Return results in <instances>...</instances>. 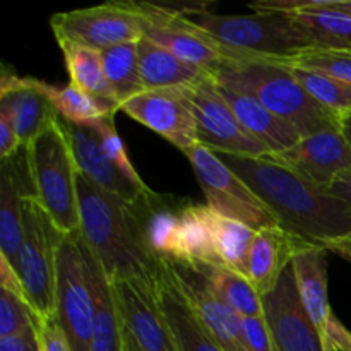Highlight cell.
<instances>
[{"label": "cell", "mask_w": 351, "mask_h": 351, "mask_svg": "<svg viewBox=\"0 0 351 351\" xmlns=\"http://www.w3.org/2000/svg\"><path fill=\"white\" fill-rule=\"evenodd\" d=\"M290 67V65H288ZM295 79L302 84V88L324 108L331 110L338 117L345 119L351 115V86L339 82L336 79L328 77L319 72L305 71V69L290 67Z\"/></svg>", "instance_id": "obj_34"}, {"label": "cell", "mask_w": 351, "mask_h": 351, "mask_svg": "<svg viewBox=\"0 0 351 351\" xmlns=\"http://www.w3.org/2000/svg\"><path fill=\"white\" fill-rule=\"evenodd\" d=\"M139 5L146 17L143 38L208 74L215 75L226 64L254 58L219 43L182 10H170L149 2H139Z\"/></svg>", "instance_id": "obj_10"}, {"label": "cell", "mask_w": 351, "mask_h": 351, "mask_svg": "<svg viewBox=\"0 0 351 351\" xmlns=\"http://www.w3.org/2000/svg\"><path fill=\"white\" fill-rule=\"evenodd\" d=\"M62 233L33 194L24 197V239L12 267L40 321L55 317L57 254Z\"/></svg>", "instance_id": "obj_6"}, {"label": "cell", "mask_w": 351, "mask_h": 351, "mask_svg": "<svg viewBox=\"0 0 351 351\" xmlns=\"http://www.w3.org/2000/svg\"><path fill=\"white\" fill-rule=\"evenodd\" d=\"M311 247L314 245L291 235L281 226L259 230L254 235L250 247L247 278L252 281L256 290L266 297L276 288L278 281L291 266L295 257Z\"/></svg>", "instance_id": "obj_21"}, {"label": "cell", "mask_w": 351, "mask_h": 351, "mask_svg": "<svg viewBox=\"0 0 351 351\" xmlns=\"http://www.w3.org/2000/svg\"><path fill=\"white\" fill-rule=\"evenodd\" d=\"M50 98L57 115L65 122L75 123V125H86L105 117H115V113L120 110L115 103L95 98L72 84L64 86V88L50 86Z\"/></svg>", "instance_id": "obj_32"}, {"label": "cell", "mask_w": 351, "mask_h": 351, "mask_svg": "<svg viewBox=\"0 0 351 351\" xmlns=\"http://www.w3.org/2000/svg\"><path fill=\"white\" fill-rule=\"evenodd\" d=\"M326 192H328L329 195H332V197L338 199V201H341L343 204H345L346 211L351 215V173L343 177L341 180H338L336 184H332Z\"/></svg>", "instance_id": "obj_42"}, {"label": "cell", "mask_w": 351, "mask_h": 351, "mask_svg": "<svg viewBox=\"0 0 351 351\" xmlns=\"http://www.w3.org/2000/svg\"><path fill=\"white\" fill-rule=\"evenodd\" d=\"M154 291L168 331L177 351H223L211 338L175 280L168 261H161L153 271Z\"/></svg>", "instance_id": "obj_19"}, {"label": "cell", "mask_w": 351, "mask_h": 351, "mask_svg": "<svg viewBox=\"0 0 351 351\" xmlns=\"http://www.w3.org/2000/svg\"><path fill=\"white\" fill-rule=\"evenodd\" d=\"M101 62L105 77L119 106L132 96L146 91L137 65V41L105 48L101 50Z\"/></svg>", "instance_id": "obj_30"}, {"label": "cell", "mask_w": 351, "mask_h": 351, "mask_svg": "<svg viewBox=\"0 0 351 351\" xmlns=\"http://www.w3.org/2000/svg\"><path fill=\"white\" fill-rule=\"evenodd\" d=\"M96 132L101 137V146L105 149L106 156L112 160V163L129 178L132 184H136L137 187L147 189V185L144 184V180L141 178V175L137 173V170L134 168L132 161H130L129 154H127L125 146H123L122 139H120L119 132L115 129V117H105V119H99L96 122L89 123Z\"/></svg>", "instance_id": "obj_36"}, {"label": "cell", "mask_w": 351, "mask_h": 351, "mask_svg": "<svg viewBox=\"0 0 351 351\" xmlns=\"http://www.w3.org/2000/svg\"><path fill=\"white\" fill-rule=\"evenodd\" d=\"M120 112L160 134L184 154L201 144L195 117L180 89H146L123 101Z\"/></svg>", "instance_id": "obj_15"}, {"label": "cell", "mask_w": 351, "mask_h": 351, "mask_svg": "<svg viewBox=\"0 0 351 351\" xmlns=\"http://www.w3.org/2000/svg\"><path fill=\"white\" fill-rule=\"evenodd\" d=\"M209 288L237 312L240 317H259L264 315L263 295L256 290L245 274L233 271L223 264L197 266Z\"/></svg>", "instance_id": "obj_29"}, {"label": "cell", "mask_w": 351, "mask_h": 351, "mask_svg": "<svg viewBox=\"0 0 351 351\" xmlns=\"http://www.w3.org/2000/svg\"><path fill=\"white\" fill-rule=\"evenodd\" d=\"M185 156L191 161L208 208L216 215L235 219L252 230L280 226L276 215L266 202L204 144L192 147Z\"/></svg>", "instance_id": "obj_9"}, {"label": "cell", "mask_w": 351, "mask_h": 351, "mask_svg": "<svg viewBox=\"0 0 351 351\" xmlns=\"http://www.w3.org/2000/svg\"><path fill=\"white\" fill-rule=\"evenodd\" d=\"M256 12L291 14L321 50H351V17L326 9L319 0H266L250 5Z\"/></svg>", "instance_id": "obj_22"}, {"label": "cell", "mask_w": 351, "mask_h": 351, "mask_svg": "<svg viewBox=\"0 0 351 351\" xmlns=\"http://www.w3.org/2000/svg\"><path fill=\"white\" fill-rule=\"evenodd\" d=\"M322 7L331 10H338V12L346 14L351 17V0H319Z\"/></svg>", "instance_id": "obj_44"}, {"label": "cell", "mask_w": 351, "mask_h": 351, "mask_svg": "<svg viewBox=\"0 0 351 351\" xmlns=\"http://www.w3.org/2000/svg\"><path fill=\"white\" fill-rule=\"evenodd\" d=\"M0 290H7L26 300V293H24L23 283H21L16 269L3 256H0Z\"/></svg>", "instance_id": "obj_41"}, {"label": "cell", "mask_w": 351, "mask_h": 351, "mask_svg": "<svg viewBox=\"0 0 351 351\" xmlns=\"http://www.w3.org/2000/svg\"><path fill=\"white\" fill-rule=\"evenodd\" d=\"M263 304L276 351H326L298 297L293 267L285 271L276 288L263 297Z\"/></svg>", "instance_id": "obj_16"}, {"label": "cell", "mask_w": 351, "mask_h": 351, "mask_svg": "<svg viewBox=\"0 0 351 351\" xmlns=\"http://www.w3.org/2000/svg\"><path fill=\"white\" fill-rule=\"evenodd\" d=\"M123 326V351H177L149 276L110 283Z\"/></svg>", "instance_id": "obj_12"}, {"label": "cell", "mask_w": 351, "mask_h": 351, "mask_svg": "<svg viewBox=\"0 0 351 351\" xmlns=\"http://www.w3.org/2000/svg\"><path fill=\"white\" fill-rule=\"evenodd\" d=\"M290 67L305 69V71L319 72L328 77L351 86V50H321L314 48L311 51L297 55L288 62H281Z\"/></svg>", "instance_id": "obj_35"}, {"label": "cell", "mask_w": 351, "mask_h": 351, "mask_svg": "<svg viewBox=\"0 0 351 351\" xmlns=\"http://www.w3.org/2000/svg\"><path fill=\"white\" fill-rule=\"evenodd\" d=\"M328 250L311 247L291 263L298 297L319 335H324L329 319L335 315L328 297Z\"/></svg>", "instance_id": "obj_24"}, {"label": "cell", "mask_w": 351, "mask_h": 351, "mask_svg": "<svg viewBox=\"0 0 351 351\" xmlns=\"http://www.w3.org/2000/svg\"><path fill=\"white\" fill-rule=\"evenodd\" d=\"M79 235L108 283L149 276L156 264L137 245L127 219V201L77 173Z\"/></svg>", "instance_id": "obj_2"}, {"label": "cell", "mask_w": 351, "mask_h": 351, "mask_svg": "<svg viewBox=\"0 0 351 351\" xmlns=\"http://www.w3.org/2000/svg\"><path fill=\"white\" fill-rule=\"evenodd\" d=\"M50 26L60 48L88 47L101 51L139 41L144 36L146 17L137 2H108L53 14Z\"/></svg>", "instance_id": "obj_8"}, {"label": "cell", "mask_w": 351, "mask_h": 351, "mask_svg": "<svg viewBox=\"0 0 351 351\" xmlns=\"http://www.w3.org/2000/svg\"><path fill=\"white\" fill-rule=\"evenodd\" d=\"M0 351H41L38 329H27L21 335L0 338Z\"/></svg>", "instance_id": "obj_40"}, {"label": "cell", "mask_w": 351, "mask_h": 351, "mask_svg": "<svg viewBox=\"0 0 351 351\" xmlns=\"http://www.w3.org/2000/svg\"><path fill=\"white\" fill-rule=\"evenodd\" d=\"M38 315L26 300L7 290H0V338L38 329Z\"/></svg>", "instance_id": "obj_37"}, {"label": "cell", "mask_w": 351, "mask_h": 351, "mask_svg": "<svg viewBox=\"0 0 351 351\" xmlns=\"http://www.w3.org/2000/svg\"><path fill=\"white\" fill-rule=\"evenodd\" d=\"M55 317L71 351H93L95 295L88 257L79 232L64 235L58 245Z\"/></svg>", "instance_id": "obj_7"}, {"label": "cell", "mask_w": 351, "mask_h": 351, "mask_svg": "<svg viewBox=\"0 0 351 351\" xmlns=\"http://www.w3.org/2000/svg\"><path fill=\"white\" fill-rule=\"evenodd\" d=\"M175 280L194 307L204 328L223 351H249L242 332V317L209 288L197 266L168 261Z\"/></svg>", "instance_id": "obj_17"}, {"label": "cell", "mask_w": 351, "mask_h": 351, "mask_svg": "<svg viewBox=\"0 0 351 351\" xmlns=\"http://www.w3.org/2000/svg\"><path fill=\"white\" fill-rule=\"evenodd\" d=\"M343 129H345L346 137H348V141H350V144H351V129H348V127H343Z\"/></svg>", "instance_id": "obj_46"}, {"label": "cell", "mask_w": 351, "mask_h": 351, "mask_svg": "<svg viewBox=\"0 0 351 351\" xmlns=\"http://www.w3.org/2000/svg\"><path fill=\"white\" fill-rule=\"evenodd\" d=\"M343 127H348V129H351V115L343 119Z\"/></svg>", "instance_id": "obj_45"}, {"label": "cell", "mask_w": 351, "mask_h": 351, "mask_svg": "<svg viewBox=\"0 0 351 351\" xmlns=\"http://www.w3.org/2000/svg\"><path fill=\"white\" fill-rule=\"evenodd\" d=\"M213 77L221 84L250 93L304 137L343 125L341 117L319 105L295 79L290 67L278 60L247 58L233 62L219 69Z\"/></svg>", "instance_id": "obj_3"}, {"label": "cell", "mask_w": 351, "mask_h": 351, "mask_svg": "<svg viewBox=\"0 0 351 351\" xmlns=\"http://www.w3.org/2000/svg\"><path fill=\"white\" fill-rule=\"evenodd\" d=\"M50 86L40 79L21 77L9 69L2 71L0 115H5L12 122L23 147L57 117L50 98Z\"/></svg>", "instance_id": "obj_18"}, {"label": "cell", "mask_w": 351, "mask_h": 351, "mask_svg": "<svg viewBox=\"0 0 351 351\" xmlns=\"http://www.w3.org/2000/svg\"><path fill=\"white\" fill-rule=\"evenodd\" d=\"M180 91L187 98L195 117L199 143L208 146L215 153L250 158L269 154L267 147L261 141L243 129L211 74H206L195 84Z\"/></svg>", "instance_id": "obj_11"}, {"label": "cell", "mask_w": 351, "mask_h": 351, "mask_svg": "<svg viewBox=\"0 0 351 351\" xmlns=\"http://www.w3.org/2000/svg\"><path fill=\"white\" fill-rule=\"evenodd\" d=\"M38 339H40L41 351H71L57 317L43 319L38 322Z\"/></svg>", "instance_id": "obj_39"}, {"label": "cell", "mask_w": 351, "mask_h": 351, "mask_svg": "<svg viewBox=\"0 0 351 351\" xmlns=\"http://www.w3.org/2000/svg\"><path fill=\"white\" fill-rule=\"evenodd\" d=\"M60 123L67 134L79 175L88 178L108 194L117 195L127 202H132L141 192L149 189L137 187L112 163L101 146V137L89 123L75 125L65 122L64 119H60Z\"/></svg>", "instance_id": "obj_20"}, {"label": "cell", "mask_w": 351, "mask_h": 351, "mask_svg": "<svg viewBox=\"0 0 351 351\" xmlns=\"http://www.w3.org/2000/svg\"><path fill=\"white\" fill-rule=\"evenodd\" d=\"M84 243V242H82ZM88 257L91 287L95 295V331H93V351H123V326L113 298L112 287L95 257L84 245Z\"/></svg>", "instance_id": "obj_28"}, {"label": "cell", "mask_w": 351, "mask_h": 351, "mask_svg": "<svg viewBox=\"0 0 351 351\" xmlns=\"http://www.w3.org/2000/svg\"><path fill=\"white\" fill-rule=\"evenodd\" d=\"M218 88L228 105L232 106L233 113L242 123L243 129L257 141H261L269 153H280V151L288 149L304 137L293 125L274 115L250 93L221 84V82H218Z\"/></svg>", "instance_id": "obj_23"}, {"label": "cell", "mask_w": 351, "mask_h": 351, "mask_svg": "<svg viewBox=\"0 0 351 351\" xmlns=\"http://www.w3.org/2000/svg\"><path fill=\"white\" fill-rule=\"evenodd\" d=\"M242 332L249 351H276L273 336L264 315L242 317Z\"/></svg>", "instance_id": "obj_38"}, {"label": "cell", "mask_w": 351, "mask_h": 351, "mask_svg": "<svg viewBox=\"0 0 351 351\" xmlns=\"http://www.w3.org/2000/svg\"><path fill=\"white\" fill-rule=\"evenodd\" d=\"M266 156L324 192L351 173V144L343 125L302 137L288 149Z\"/></svg>", "instance_id": "obj_13"}, {"label": "cell", "mask_w": 351, "mask_h": 351, "mask_svg": "<svg viewBox=\"0 0 351 351\" xmlns=\"http://www.w3.org/2000/svg\"><path fill=\"white\" fill-rule=\"evenodd\" d=\"M276 215L280 226L311 245L326 249L351 235L345 204L278 165L269 156L216 153Z\"/></svg>", "instance_id": "obj_1"}, {"label": "cell", "mask_w": 351, "mask_h": 351, "mask_svg": "<svg viewBox=\"0 0 351 351\" xmlns=\"http://www.w3.org/2000/svg\"><path fill=\"white\" fill-rule=\"evenodd\" d=\"M175 261L189 266L219 264L213 230V211L208 204L202 206L191 201L182 213Z\"/></svg>", "instance_id": "obj_27"}, {"label": "cell", "mask_w": 351, "mask_h": 351, "mask_svg": "<svg viewBox=\"0 0 351 351\" xmlns=\"http://www.w3.org/2000/svg\"><path fill=\"white\" fill-rule=\"evenodd\" d=\"M24 153L33 197L62 233H77V168L60 117H55Z\"/></svg>", "instance_id": "obj_5"}, {"label": "cell", "mask_w": 351, "mask_h": 351, "mask_svg": "<svg viewBox=\"0 0 351 351\" xmlns=\"http://www.w3.org/2000/svg\"><path fill=\"white\" fill-rule=\"evenodd\" d=\"M213 230H215L219 264L247 276V263H249V252L256 230L235 219L216 215L215 211H213Z\"/></svg>", "instance_id": "obj_33"}, {"label": "cell", "mask_w": 351, "mask_h": 351, "mask_svg": "<svg viewBox=\"0 0 351 351\" xmlns=\"http://www.w3.org/2000/svg\"><path fill=\"white\" fill-rule=\"evenodd\" d=\"M328 252H335L336 256L343 257V259L350 261L351 263V235L346 237V239L338 240V242L331 243L328 247Z\"/></svg>", "instance_id": "obj_43"}, {"label": "cell", "mask_w": 351, "mask_h": 351, "mask_svg": "<svg viewBox=\"0 0 351 351\" xmlns=\"http://www.w3.org/2000/svg\"><path fill=\"white\" fill-rule=\"evenodd\" d=\"M137 65L144 89H184L208 72L187 64L147 38L137 41Z\"/></svg>", "instance_id": "obj_26"}, {"label": "cell", "mask_w": 351, "mask_h": 351, "mask_svg": "<svg viewBox=\"0 0 351 351\" xmlns=\"http://www.w3.org/2000/svg\"><path fill=\"white\" fill-rule=\"evenodd\" d=\"M189 202V199L158 194L151 189L127 202V219L134 239L151 263L175 261L178 226Z\"/></svg>", "instance_id": "obj_14"}, {"label": "cell", "mask_w": 351, "mask_h": 351, "mask_svg": "<svg viewBox=\"0 0 351 351\" xmlns=\"http://www.w3.org/2000/svg\"><path fill=\"white\" fill-rule=\"evenodd\" d=\"M21 154V153H19ZM2 160L0 171V256L10 264L16 261L24 239V197L26 192L17 156Z\"/></svg>", "instance_id": "obj_25"}, {"label": "cell", "mask_w": 351, "mask_h": 351, "mask_svg": "<svg viewBox=\"0 0 351 351\" xmlns=\"http://www.w3.org/2000/svg\"><path fill=\"white\" fill-rule=\"evenodd\" d=\"M62 51H64L65 69L71 77L69 84L75 86L95 98L106 99L117 105L115 96L103 71L101 51L88 47H65L62 48Z\"/></svg>", "instance_id": "obj_31"}, {"label": "cell", "mask_w": 351, "mask_h": 351, "mask_svg": "<svg viewBox=\"0 0 351 351\" xmlns=\"http://www.w3.org/2000/svg\"><path fill=\"white\" fill-rule=\"evenodd\" d=\"M184 14L219 43L254 58L288 62L317 48L311 33L291 14L254 12L226 16L195 7Z\"/></svg>", "instance_id": "obj_4"}]
</instances>
